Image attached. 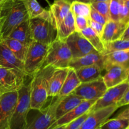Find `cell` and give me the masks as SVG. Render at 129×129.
I'll return each instance as SVG.
<instances>
[{
    "label": "cell",
    "mask_w": 129,
    "mask_h": 129,
    "mask_svg": "<svg viewBox=\"0 0 129 129\" xmlns=\"http://www.w3.org/2000/svg\"><path fill=\"white\" fill-rule=\"evenodd\" d=\"M110 0H91L90 3H92L94 2H110Z\"/></svg>",
    "instance_id": "cell-43"
},
{
    "label": "cell",
    "mask_w": 129,
    "mask_h": 129,
    "mask_svg": "<svg viewBox=\"0 0 129 129\" xmlns=\"http://www.w3.org/2000/svg\"><path fill=\"white\" fill-rule=\"evenodd\" d=\"M122 0H110L109 3L110 20L119 21L120 10Z\"/></svg>",
    "instance_id": "cell-33"
},
{
    "label": "cell",
    "mask_w": 129,
    "mask_h": 129,
    "mask_svg": "<svg viewBox=\"0 0 129 129\" xmlns=\"http://www.w3.org/2000/svg\"><path fill=\"white\" fill-rule=\"evenodd\" d=\"M105 51L103 54H108L117 51H124L129 49V40H117L104 43Z\"/></svg>",
    "instance_id": "cell-32"
},
{
    "label": "cell",
    "mask_w": 129,
    "mask_h": 129,
    "mask_svg": "<svg viewBox=\"0 0 129 129\" xmlns=\"http://www.w3.org/2000/svg\"><path fill=\"white\" fill-rule=\"evenodd\" d=\"M129 26V23L125 24L122 22H116L109 20L104 25L102 39L103 42L113 41L119 39L126 28Z\"/></svg>",
    "instance_id": "cell-18"
},
{
    "label": "cell",
    "mask_w": 129,
    "mask_h": 129,
    "mask_svg": "<svg viewBox=\"0 0 129 129\" xmlns=\"http://www.w3.org/2000/svg\"><path fill=\"white\" fill-rule=\"evenodd\" d=\"M89 113V111H88V112L86 113L82 116H79L78 118L71 121L70 123L65 125V127H64V129H79L80 126H81L83 121L85 120V119L88 116Z\"/></svg>",
    "instance_id": "cell-35"
},
{
    "label": "cell",
    "mask_w": 129,
    "mask_h": 129,
    "mask_svg": "<svg viewBox=\"0 0 129 129\" xmlns=\"http://www.w3.org/2000/svg\"><path fill=\"white\" fill-rule=\"evenodd\" d=\"M54 1H57V0H54ZM66 1H69V3H70V0H66Z\"/></svg>",
    "instance_id": "cell-48"
},
{
    "label": "cell",
    "mask_w": 129,
    "mask_h": 129,
    "mask_svg": "<svg viewBox=\"0 0 129 129\" xmlns=\"http://www.w3.org/2000/svg\"><path fill=\"white\" fill-rule=\"evenodd\" d=\"M128 30H129V26L127 27L125 29V30H124V32L122 33V35H121L119 39H121V40H129Z\"/></svg>",
    "instance_id": "cell-40"
},
{
    "label": "cell",
    "mask_w": 129,
    "mask_h": 129,
    "mask_svg": "<svg viewBox=\"0 0 129 129\" xmlns=\"http://www.w3.org/2000/svg\"><path fill=\"white\" fill-rule=\"evenodd\" d=\"M102 77L91 82L81 83L72 93L78 95L84 100H97L107 91Z\"/></svg>",
    "instance_id": "cell-11"
},
{
    "label": "cell",
    "mask_w": 129,
    "mask_h": 129,
    "mask_svg": "<svg viewBox=\"0 0 129 129\" xmlns=\"http://www.w3.org/2000/svg\"><path fill=\"white\" fill-rule=\"evenodd\" d=\"M110 3V2H109ZM109 3L108 2H94L90 3L96 11L103 15L107 20H110L109 13Z\"/></svg>",
    "instance_id": "cell-34"
},
{
    "label": "cell",
    "mask_w": 129,
    "mask_h": 129,
    "mask_svg": "<svg viewBox=\"0 0 129 129\" xmlns=\"http://www.w3.org/2000/svg\"><path fill=\"white\" fill-rule=\"evenodd\" d=\"M6 2H5V3H1V4H0V18L1 17V11H2V8H3V5H5V3Z\"/></svg>",
    "instance_id": "cell-44"
},
{
    "label": "cell",
    "mask_w": 129,
    "mask_h": 129,
    "mask_svg": "<svg viewBox=\"0 0 129 129\" xmlns=\"http://www.w3.org/2000/svg\"><path fill=\"white\" fill-rule=\"evenodd\" d=\"M1 15L3 17L1 26L3 39L7 37L18 25L29 19L22 0H9L6 1L2 8Z\"/></svg>",
    "instance_id": "cell-3"
},
{
    "label": "cell",
    "mask_w": 129,
    "mask_h": 129,
    "mask_svg": "<svg viewBox=\"0 0 129 129\" xmlns=\"http://www.w3.org/2000/svg\"><path fill=\"white\" fill-rule=\"evenodd\" d=\"M57 28V39L61 40H65L71 34L76 31L75 16L71 10L64 20L58 24Z\"/></svg>",
    "instance_id": "cell-24"
},
{
    "label": "cell",
    "mask_w": 129,
    "mask_h": 129,
    "mask_svg": "<svg viewBox=\"0 0 129 129\" xmlns=\"http://www.w3.org/2000/svg\"><path fill=\"white\" fill-rule=\"evenodd\" d=\"M71 11L74 16H84L89 18L91 5L89 3L74 1L71 3Z\"/></svg>",
    "instance_id": "cell-31"
},
{
    "label": "cell",
    "mask_w": 129,
    "mask_h": 129,
    "mask_svg": "<svg viewBox=\"0 0 129 129\" xmlns=\"http://www.w3.org/2000/svg\"><path fill=\"white\" fill-rule=\"evenodd\" d=\"M80 32L98 53L103 54L105 51V44L99 35L89 26Z\"/></svg>",
    "instance_id": "cell-28"
},
{
    "label": "cell",
    "mask_w": 129,
    "mask_h": 129,
    "mask_svg": "<svg viewBox=\"0 0 129 129\" xmlns=\"http://www.w3.org/2000/svg\"><path fill=\"white\" fill-rule=\"evenodd\" d=\"M3 22V17L1 15V17L0 18V43L3 40V37H2V34H1V26H2Z\"/></svg>",
    "instance_id": "cell-41"
},
{
    "label": "cell",
    "mask_w": 129,
    "mask_h": 129,
    "mask_svg": "<svg viewBox=\"0 0 129 129\" xmlns=\"http://www.w3.org/2000/svg\"><path fill=\"white\" fill-rule=\"evenodd\" d=\"M89 18L84 16H75V29L76 32H81L88 27Z\"/></svg>",
    "instance_id": "cell-36"
},
{
    "label": "cell",
    "mask_w": 129,
    "mask_h": 129,
    "mask_svg": "<svg viewBox=\"0 0 129 129\" xmlns=\"http://www.w3.org/2000/svg\"><path fill=\"white\" fill-rule=\"evenodd\" d=\"M26 8L29 19H32L44 15L47 10L43 8L37 0H22Z\"/></svg>",
    "instance_id": "cell-30"
},
{
    "label": "cell",
    "mask_w": 129,
    "mask_h": 129,
    "mask_svg": "<svg viewBox=\"0 0 129 129\" xmlns=\"http://www.w3.org/2000/svg\"><path fill=\"white\" fill-rule=\"evenodd\" d=\"M54 68L47 66L40 68L30 81V110L40 111L44 108L49 98L48 78Z\"/></svg>",
    "instance_id": "cell-2"
},
{
    "label": "cell",
    "mask_w": 129,
    "mask_h": 129,
    "mask_svg": "<svg viewBox=\"0 0 129 129\" xmlns=\"http://www.w3.org/2000/svg\"><path fill=\"white\" fill-rule=\"evenodd\" d=\"M18 97L8 129H25L30 110V82L23 83L18 91Z\"/></svg>",
    "instance_id": "cell-4"
},
{
    "label": "cell",
    "mask_w": 129,
    "mask_h": 129,
    "mask_svg": "<svg viewBox=\"0 0 129 129\" xmlns=\"http://www.w3.org/2000/svg\"><path fill=\"white\" fill-rule=\"evenodd\" d=\"M79 1V2H83V3H89L90 4L91 0H70V3H71L73 1Z\"/></svg>",
    "instance_id": "cell-42"
},
{
    "label": "cell",
    "mask_w": 129,
    "mask_h": 129,
    "mask_svg": "<svg viewBox=\"0 0 129 129\" xmlns=\"http://www.w3.org/2000/svg\"><path fill=\"white\" fill-rule=\"evenodd\" d=\"M7 38L15 39L26 46L32 41L30 26H29V19L25 20L15 27L11 32L9 34Z\"/></svg>",
    "instance_id": "cell-22"
},
{
    "label": "cell",
    "mask_w": 129,
    "mask_h": 129,
    "mask_svg": "<svg viewBox=\"0 0 129 129\" xmlns=\"http://www.w3.org/2000/svg\"><path fill=\"white\" fill-rule=\"evenodd\" d=\"M118 108L111 106L93 111H89L79 129H97L107 121L116 111Z\"/></svg>",
    "instance_id": "cell-13"
},
{
    "label": "cell",
    "mask_w": 129,
    "mask_h": 129,
    "mask_svg": "<svg viewBox=\"0 0 129 129\" xmlns=\"http://www.w3.org/2000/svg\"><path fill=\"white\" fill-rule=\"evenodd\" d=\"M18 91L3 94L0 97V129H8L18 101Z\"/></svg>",
    "instance_id": "cell-12"
},
{
    "label": "cell",
    "mask_w": 129,
    "mask_h": 129,
    "mask_svg": "<svg viewBox=\"0 0 129 129\" xmlns=\"http://www.w3.org/2000/svg\"><path fill=\"white\" fill-rule=\"evenodd\" d=\"M49 105L39 111L37 115L30 122L28 121L25 129H49L55 121V110L61 97L56 96Z\"/></svg>",
    "instance_id": "cell-8"
},
{
    "label": "cell",
    "mask_w": 129,
    "mask_h": 129,
    "mask_svg": "<svg viewBox=\"0 0 129 129\" xmlns=\"http://www.w3.org/2000/svg\"><path fill=\"white\" fill-rule=\"evenodd\" d=\"M69 67L54 68L48 78V94L49 97L58 96L68 74Z\"/></svg>",
    "instance_id": "cell-16"
},
{
    "label": "cell",
    "mask_w": 129,
    "mask_h": 129,
    "mask_svg": "<svg viewBox=\"0 0 129 129\" xmlns=\"http://www.w3.org/2000/svg\"><path fill=\"white\" fill-rule=\"evenodd\" d=\"M45 1H47V3H49V5H50V3H49V0H45Z\"/></svg>",
    "instance_id": "cell-47"
},
{
    "label": "cell",
    "mask_w": 129,
    "mask_h": 129,
    "mask_svg": "<svg viewBox=\"0 0 129 129\" xmlns=\"http://www.w3.org/2000/svg\"><path fill=\"white\" fill-rule=\"evenodd\" d=\"M103 55V70L112 65L129 67V49L117 51Z\"/></svg>",
    "instance_id": "cell-21"
},
{
    "label": "cell",
    "mask_w": 129,
    "mask_h": 129,
    "mask_svg": "<svg viewBox=\"0 0 129 129\" xmlns=\"http://www.w3.org/2000/svg\"><path fill=\"white\" fill-rule=\"evenodd\" d=\"M26 77L22 72L0 66V92L3 94L18 91L25 83Z\"/></svg>",
    "instance_id": "cell-7"
},
{
    "label": "cell",
    "mask_w": 129,
    "mask_h": 129,
    "mask_svg": "<svg viewBox=\"0 0 129 129\" xmlns=\"http://www.w3.org/2000/svg\"><path fill=\"white\" fill-rule=\"evenodd\" d=\"M106 73L102 78L107 89L118 85L128 80L129 67L122 65H112L106 68Z\"/></svg>",
    "instance_id": "cell-14"
},
{
    "label": "cell",
    "mask_w": 129,
    "mask_h": 129,
    "mask_svg": "<svg viewBox=\"0 0 129 129\" xmlns=\"http://www.w3.org/2000/svg\"><path fill=\"white\" fill-rule=\"evenodd\" d=\"M29 26L33 40L49 45L57 38L56 22L50 10L41 16L29 19Z\"/></svg>",
    "instance_id": "cell-1"
},
{
    "label": "cell",
    "mask_w": 129,
    "mask_h": 129,
    "mask_svg": "<svg viewBox=\"0 0 129 129\" xmlns=\"http://www.w3.org/2000/svg\"><path fill=\"white\" fill-rule=\"evenodd\" d=\"M64 127H65V125H62V126H57V127H55L53 129H64Z\"/></svg>",
    "instance_id": "cell-45"
},
{
    "label": "cell",
    "mask_w": 129,
    "mask_h": 129,
    "mask_svg": "<svg viewBox=\"0 0 129 129\" xmlns=\"http://www.w3.org/2000/svg\"><path fill=\"white\" fill-rule=\"evenodd\" d=\"M1 95H2V94H1V92H0V97H1Z\"/></svg>",
    "instance_id": "cell-49"
},
{
    "label": "cell",
    "mask_w": 129,
    "mask_h": 129,
    "mask_svg": "<svg viewBox=\"0 0 129 129\" xmlns=\"http://www.w3.org/2000/svg\"><path fill=\"white\" fill-rule=\"evenodd\" d=\"M128 89H129L128 80L118 85L108 88L103 96L96 100L95 103L91 108L89 111H95L108 106H115Z\"/></svg>",
    "instance_id": "cell-9"
},
{
    "label": "cell",
    "mask_w": 129,
    "mask_h": 129,
    "mask_svg": "<svg viewBox=\"0 0 129 129\" xmlns=\"http://www.w3.org/2000/svg\"><path fill=\"white\" fill-rule=\"evenodd\" d=\"M83 101V98L74 93H71L68 96L61 97L55 110V119L57 120L68 113Z\"/></svg>",
    "instance_id": "cell-20"
},
{
    "label": "cell",
    "mask_w": 129,
    "mask_h": 129,
    "mask_svg": "<svg viewBox=\"0 0 129 129\" xmlns=\"http://www.w3.org/2000/svg\"><path fill=\"white\" fill-rule=\"evenodd\" d=\"M70 8L71 3L66 0H57L54 1L52 5H50V10L56 22L57 26L66 16Z\"/></svg>",
    "instance_id": "cell-27"
},
{
    "label": "cell",
    "mask_w": 129,
    "mask_h": 129,
    "mask_svg": "<svg viewBox=\"0 0 129 129\" xmlns=\"http://www.w3.org/2000/svg\"><path fill=\"white\" fill-rule=\"evenodd\" d=\"M3 41L11 50V51L22 62L24 61L26 57L28 46L23 44V43L10 38H4Z\"/></svg>",
    "instance_id": "cell-29"
},
{
    "label": "cell",
    "mask_w": 129,
    "mask_h": 129,
    "mask_svg": "<svg viewBox=\"0 0 129 129\" xmlns=\"http://www.w3.org/2000/svg\"><path fill=\"white\" fill-rule=\"evenodd\" d=\"M100 128L102 129H129L128 108L120 113L115 118L108 119Z\"/></svg>",
    "instance_id": "cell-25"
},
{
    "label": "cell",
    "mask_w": 129,
    "mask_h": 129,
    "mask_svg": "<svg viewBox=\"0 0 129 129\" xmlns=\"http://www.w3.org/2000/svg\"><path fill=\"white\" fill-rule=\"evenodd\" d=\"M0 66L12 68L25 73L23 62L20 61L11 51L3 40L0 43Z\"/></svg>",
    "instance_id": "cell-17"
},
{
    "label": "cell",
    "mask_w": 129,
    "mask_h": 129,
    "mask_svg": "<svg viewBox=\"0 0 129 129\" xmlns=\"http://www.w3.org/2000/svg\"><path fill=\"white\" fill-rule=\"evenodd\" d=\"M97 64L103 68V55L98 52H93L80 58L72 59L69 63V68L76 70L82 67Z\"/></svg>",
    "instance_id": "cell-19"
},
{
    "label": "cell",
    "mask_w": 129,
    "mask_h": 129,
    "mask_svg": "<svg viewBox=\"0 0 129 129\" xmlns=\"http://www.w3.org/2000/svg\"><path fill=\"white\" fill-rule=\"evenodd\" d=\"M104 25H105L101 24L100 23L96 22L91 20L90 18H89L88 20V26L91 28L101 37H102V33H103V29H104Z\"/></svg>",
    "instance_id": "cell-38"
},
{
    "label": "cell",
    "mask_w": 129,
    "mask_h": 129,
    "mask_svg": "<svg viewBox=\"0 0 129 129\" xmlns=\"http://www.w3.org/2000/svg\"><path fill=\"white\" fill-rule=\"evenodd\" d=\"M49 45L32 40L28 46L23 61L24 72L32 77L42 67L47 53Z\"/></svg>",
    "instance_id": "cell-6"
},
{
    "label": "cell",
    "mask_w": 129,
    "mask_h": 129,
    "mask_svg": "<svg viewBox=\"0 0 129 129\" xmlns=\"http://www.w3.org/2000/svg\"><path fill=\"white\" fill-rule=\"evenodd\" d=\"M71 53L65 40L56 39L49 45L47 53L41 68L50 66L54 68L69 67Z\"/></svg>",
    "instance_id": "cell-5"
},
{
    "label": "cell",
    "mask_w": 129,
    "mask_h": 129,
    "mask_svg": "<svg viewBox=\"0 0 129 129\" xmlns=\"http://www.w3.org/2000/svg\"><path fill=\"white\" fill-rule=\"evenodd\" d=\"M9 1V0H0V4L1 3H3L6 2V1Z\"/></svg>",
    "instance_id": "cell-46"
},
{
    "label": "cell",
    "mask_w": 129,
    "mask_h": 129,
    "mask_svg": "<svg viewBox=\"0 0 129 129\" xmlns=\"http://www.w3.org/2000/svg\"><path fill=\"white\" fill-rule=\"evenodd\" d=\"M89 18H90L91 20H93V21L96 22L100 23V24H103V25H105V24L107 23V22L108 21L103 15H101L100 13H98V11H96L93 7H91V6Z\"/></svg>",
    "instance_id": "cell-37"
},
{
    "label": "cell",
    "mask_w": 129,
    "mask_h": 129,
    "mask_svg": "<svg viewBox=\"0 0 129 129\" xmlns=\"http://www.w3.org/2000/svg\"><path fill=\"white\" fill-rule=\"evenodd\" d=\"M80 84L81 82L77 76L76 70L69 68L64 83L57 96L62 97L68 96L69 94L74 92V90Z\"/></svg>",
    "instance_id": "cell-26"
},
{
    "label": "cell",
    "mask_w": 129,
    "mask_h": 129,
    "mask_svg": "<svg viewBox=\"0 0 129 129\" xmlns=\"http://www.w3.org/2000/svg\"><path fill=\"white\" fill-rule=\"evenodd\" d=\"M96 100H84L78 106L74 108L71 111L65 114L60 118L55 120L49 129H53L59 126L66 125L72 121L73 120L78 118L86 113L90 110L91 108L93 106Z\"/></svg>",
    "instance_id": "cell-15"
},
{
    "label": "cell",
    "mask_w": 129,
    "mask_h": 129,
    "mask_svg": "<svg viewBox=\"0 0 129 129\" xmlns=\"http://www.w3.org/2000/svg\"><path fill=\"white\" fill-rule=\"evenodd\" d=\"M129 89L127 90L124 93V94L122 96V97H121L120 99L117 102V103L116 104L115 106L117 108H120L122 106H126V105H128L129 104Z\"/></svg>",
    "instance_id": "cell-39"
},
{
    "label": "cell",
    "mask_w": 129,
    "mask_h": 129,
    "mask_svg": "<svg viewBox=\"0 0 129 129\" xmlns=\"http://www.w3.org/2000/svg\"><path fill=\"white\" fill-rule=\"evenodd\" d=\"M71 53L72 59L80 58L93 52H97L88 40L79 32H74L65 40Z\"/></svg>",
    "instance_id": "cell-10"
},
{
    "label": "cell",
    "mask_w": 129,
    "mask_h": 129,
    "mask_svg": "<svg viewBox=\"0 0 129 129\" xmlns=\"http://www.w3.org/2000/svg\"><path fill=\"white\" fill-rule=\"evenodd\" d=\"M97 129H102V128H97Z\"/></svg>",
    "instance_id": "cell-50"
},
{
    "label": "cell",
    "mask_w": 129,
    "mask_h": 129,
    "mask_svg": "<svg viewBox=\"0 0 129 129\" xmlns=\"http://www.w3.org/2000/svg\"><path fill=\"white\" fill-rule=\"evenodd\" d=\"M103 68L97 64L82 67L76 70L77 76L81 83L91 82L102 77Z\"/></svg>",
    "instance_id": "cell-23"
}]
</instances>
